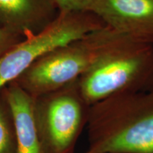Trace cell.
<instances>
[{"label": "cell", "instance_id": "3957f363", "mask_svg": "<svg viewBox=\"0 0 153 153\" xmlns=\"http://www.w3.org/2000/svg\"><path fill=\"white\" fill-rule=\"evenodd\" d=\"M120 35L107 26L94 30L42 55L14 82L33 97L60 89L77 79Z\"/></svg>", "mask_w": 153, "mask_h": 153}, {"label": "cell", "instance_id": "7a4b0ae2", "mask_svg": "<svg viewBox=\"0 0 153 153\" xmlns=\"http://www.w3.org/2000/svg\"><path fill=\"white\" fill-rule=\"evenodd\" d=\"M89 105L118 93L153 89V44L122 34L78 79Z\"/></svg>", "mask_w": 153, "mask_h": 153}, {"label": "cell", "instance_id": "6da1fadb", "mask_svg": "<svg viewBox=\"0 0 153 153\" xmlns=\"http://www.w3.org/2000/svg\"><path fill=\"white\" fill-rule=\"evenodd\" d=\"M86 153H153V89L114 94L91 105Z\"/></svg>", "mask_w": 153, "mask_h": 153}, {"label": "cell", "instance_id": "8992f818", "mask_svg": "<svg viewBox=\"0 0 153 153\" xmlns=\"http://www.w3.org/2000/svg\"><path fill=\"white\" fill-rule=\"evenodd\" d=\"M99 16L118 33L153 44V0H105Z\"/></svg>", "mask_w": 153, "mask_h": 153}, {"label": "cell", "instance_id": "ba28073f", "mask_svg": "<svg viewBox=\"0 0 153 153\" xmlns=\"http://www.w3.org/2000/svg\"><path fill=\"white\" fill-rule=\"evenodd\" d=\"M4 90L14 118L18 153H43L34 118V98L14 82Z\"/></svg>", "mask_w": 153, "mask_h": 153}, {"label": "cell", "instance_id": "30bf717a", "mask_svg": "<svg viewBox=\"0 0 153 153\" xmlns=\"http://www.w3.org/2000/svg\"><path fill=\"white\" fill-rule=\"evenodd\" d=\"M105 0H56L60 12L86 11L98 14Z\"/></svg>", "mask_w": 153, "mask_h": 153}, {"label": "cell", "instance_id": "277c9868", "mask_svg": "<svg viewBox=\"0 0 153 153\" xmlns=\"http://www.w3.org/2000/svg\"><path fill=\"white\" fill-rule=\"evenodd\" d=\"M78 79L33 97L34 118L43 153H74L91 106L82 94Z\"/></svg>", "mask_w": 153, "mask_h": 153}, {"label": "cell", "instance_id": "5b68a950", "mask_svg": "<svg viewBox=\"0 0 153 153\" xmlns=\"http://www.w3.org/2000/svg\"><path fill=\"white\" fill-rule=\"evenodd\" d=\"M105 26L102 19L94 13L60 12L46 28L25 38L0 57V91L14 82L42 55Z\"/></svg>", "mask_w": 153, "mask_h": 153}, {"label": "cell", "instance_id": "52a82bcc", "mask_svg": "<svg viewBox=\"0 0 153 153\" xmlns=\"http://www.w3.org/2000/svg\"><path fill=\"white\" fill-rule=\"evenodd\" d=\"M59 14L56 0H0V28L25 38L46 28Z\"/></svg>", "mask_w": 153, "mask_h": 153}, {"label": "cell", "instance_id": "9c48e42d", "mask_svg": "<svg viewBox=\"0 0 153 153\" xmlns=\"http://www.w3.org/2000/svg\"><path fill=\"white\" fill-rule=\"evenodd\" d=\"M0 153H18L14 118L4 87L0 91Z\"/></svg>", "mask_w": 153, "mask_h": 153}, {"label": "cell", "instance_id": "8fae6325", "mask_svg": "<svg viewBox=\"0 0 153 153\" xmlns=\"http://www.w3.org/2000/svg\"><path fill=\"white\" fill-rule=\"evenodd\" d=\"M24 39L19 34L0 28V57Z\"/></svg>", "mask_w": 153, "mask_h": 153}]
</instances>
